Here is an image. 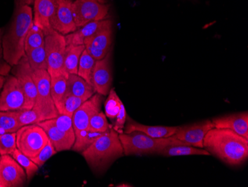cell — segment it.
Wrapping results in <instances>:
<instances>
[{
	"instance_id": "60d3db41",
	"label": "cell",
	"mask_w": 248,
	"mask_h": 187,
	"mask_svg": "<svg viewBox=\"0 0 248 187\" xmlns=\"http://www.w3.org/2000/svg\"><path fill=\"white\" fill-rule=\"evenodd\" d=\"M85 49L96 61H100V60H102L103 58H105L108 51H110V50L109 51H106V50H97V49L87 45L85 46Z\"/></svg>"
},
{
	"instance_id": "d6a6232c",
	"label": "cell",
	"mask_w": 248,
	"mask_h": 187,
	"mask_svg": "<svg viewBox=\"0 0 248 187\" xmlns=\"http://www.w3.org/2000/svg\"><path fill=\"white\" fill-rule=\"evenodd\" d=\"M11 155L19 163L22 168L24 169L28 180L31 179L33 175L38 171V166L33 163L31 158L25 155L24 153H22L17 148L15 149L13 153H11Z\"/></svg>"
},
{
	"instance_id": "3957f363",
	"label": "cell",
	"mask_w": 248,
	"mask_h": 187,
	"mask_svg": "<svg viewBox=\"0 0 248 187\" xmlns=\"http://www.w3.org/2000/svg\"><path fill=\"white\" fill-rule=\"evenodd\" d=\"M83 158L94 172H102L124 155L119 134L110 128L82 152Z\"/></svg>"
},
{
	"instance_id": "7bdbcfd3",
	"label": "cell",
	"mask_w": 248,
	"mask_h": 187,
	"mask_svg": "<svg viewBox=\"0 0 248 187\" xmlns=\"http://www.w3.org/2000/svg\"><path fill=\"white\" fill-rule=\"evenodd\" d=\"M33 0H21L22 3L27 4V5H30L33 2Z\"/></svg>"
},
{
	"instance_id": "2e32d148",
	"label": "cell",
	"mask_w": 248,
	"mask_h": 187,
	"mask_svg": "<svg viewBox=\"0 0 248 187\" xmlns=\"http://www.w3.org/2000/svg\"><path fill=\"white\" fill-rule=\"evenodd\" d=\"M214 128H226L248 139V113H237L216 117L211 120Z\"/></svg>"
},
{
	"instance_id": "4fadbf2b",
	"label": "cell",
	"mask_w": 248,
	"mask_h": 187,
	"mask_svg": "<svg viewBox=\"0 0 248 187\" xmlns=\"http://www.w3.org/2000/svg\"><path fill=\"white\" fill-rule=\"evenodd\" d=\"M0 180L5 187H23L26 181V171L12 156H1Z\"/></svg>"
},
{
	"instance_id": "7a4b0ae2",
	"label": "cell",
	"mask_w": 248,
	"mask_h": 187,
	"mask_svg": "<svg viewBox=\"0 0 248 187\" xmlns=\"http://www.w3.org/2000/svg\"><path fill=\"white\" fill-rule=\"evenodd\" d=\"M33 24L31 8L27 4L20 2L15 11L11 25L2 39L4 58L12 68L26 55L25 40Z\"/></svg>"
},
{
	"instance_id": "4dcf8cb0",
	"label": "cell",
	"mask_w": 248,
	"mask_h": 187,
	"mask_svg": "<svg viewBox=\"0 0 248 187\" xmlns=\"http://www.w3.org/2000/svg\"><path fill=\"white\" fill-rule=\"evenodd\" d=\"M123 104L119 96L115 92V89H111L108 94L107 100L104 103L105 115L109 119L115 120L121 110V104Z\"/></svg>"
},
{
	"instance_id": "8fae6325",
	"label": "cell",
	"mask_w": 248,
	"mask_h": 187,
	"mask_svg": "<svg viewBox=\"0 0 248 187\" xmlns=\"http://www.w3.org/2000/svg\"><path fill=\"white\" fill-rule=\"evenodd\" d=\"M72 2V0H57L55 9L50 20L51 28L64 36L78 29L74 19Z\"/></svg>"
},
{
	"instance_id": "7402d4cb",
	"label": "cell",
	"mask_w": 248,
	"mask_h": 187,
	"mask_svg": "<svg viewBox=\"0 0 248 187\" xmlns=\"http://www.w3.org/2000/svg\"><path fill=\"white\" fill-rule=\"evenodd\" d=\"M164 157H177V156L202 155L209 156L210 153L204 149L193 147L187 145L170 146L163 149L158 153Z\"/></svg>"
},
{
	"instance_id": "4316f807",
	"label": "cell",
	"mask_w": 248,
	"mask_h": 187,
	"mask_svg": "<svg viewBox=\"0 0 248 187\" xmlns=\"http://www.w3.org/2000/svg\"><path fill=\"white\" fill-rule=\"evenodd\" d=\"M87 100L88 99L84 97L65 95L61 102L56 107V108L59 114H64L72 117L77 109Z\"/></svg>"
},
{
	"instance_id": "5b68a950",
	"label": "cell",
	"mask_w": 248,
	"mask_h": 187,
	"mask_svg": "<svg viewBox=\"0 0 248 187\" xmlns=\"http://www.w3.org/2000/svg\"><path fill=\"white\" fill-rule=\"evenodd\" d=\"M32 76L37 86V96L33 107L40 122L52 119L59 115L51 94V76L46 69L32 70Z\"/></svg>"
},
{
	"instance_id": "8d00e7d4",
	"label": "cell",
	"mask_w": 248,
	"mask_h": 187,
	"mask_svg": "<svg viewBox=\"0 0 248 187\" xmlns=\"http://www.w3.org/2000/svg\"><path fill=\"white\" fill-rule=\"evenodd\" d=\"M49 120L53 125H55L61 131H63L65 133L69 134L72 136H75L73 121H72V117L70 116L59 114L58 117Z\"/></svg>"
},
{
	"instance_id": "7c38bea8",
	"label": "cell",
	"mask_w": 248,
	"mask_h": 187,
	"mask_svg": "<svg viewBox=\"0 0 248 187\" xmlns=\"http://www.w3.org/2000/svg\"><path fill=\"white\" fill-rule=\"evenodd\" d=\"M214 128L211 120H204L190 125L178 127L173 137L182 141L188 146L204 149V136Z\"/></svg>"
},
{
	"instance_id": "e0dca14e",
	"label": "cell",
	"mask_w": 248,
	"mask_h": 187,
	"mask_svg": "<svg viewBox=\"0 0 248 187\" xmlns=\"http://www.w3.org/2000/svg\"><path fill=\"white\" fill-rule=\"evenodd\" d=\"M111 27H112V21L111 19H104L102 20L90 22L77 29L71 34L65 35L66 44L83 45L85 39L92 37L104 29Z\"/></svg>"
},
{
	"instance_id": "ee69618b",
	"label": "cell",
	"mask_w": 248,
	"mask_h": 187,
	"mask_svg": "<svg viewBox=\"0 0 248 187\" xmlns=\"http://www.w3.org/2000/svg\"><path fill=\"white\" fill-rule=\"evenodd\" d=\"M97 2H100V3L106 4L107 3V0H96Z\"/></svg>"
},
{
	"instance_id": "5bb4252c",
	"label": "cell",
	"mask_w": 248,
	"mask_h": 187,
	"mask_svg": "<svg viewBox=\"0 0 248 187\" xmlns=\"http://www.w3.org/2000/svg\"><path fill=\"white\" fill-rule=\"evenodd\" d=\"M103 102L104 96L96 93L77 109L72 116L75 135L88 128L92 117L101 111Z\"/></svg>"
},
{
	"instance_id": "b9f144b4",
	"label": "cell",
	"mask_w": 248,
	"mask_h": 187,
	"mask_svg": "<svg viewBox=\"0 0 248 187\" xmlns=\"http://www.w3.org/2000/svg\"><path fill=\"white\" fill-rule=\"evenodd\" d=\"M5 80H6L5 77L0 75V90H2V87H3V85L4 84H5Z\"/></svg>"
},
{
	"instance_id": "e575fe53",
	"label": "cell",
	"mask_w": 248,
	"mask_h": 187,
	"mask_svg": "<svg viewBox=\"0 0 248 187\" xmlns=\"http://www.w3.org/2000/svg\"><path fill=\"white\" fill-rule=\"evenodd\" d=\"M16 149V133L0 135V155H11Z\"/></svg>"
},
{
	"instance_id": "f35d334b",
	"label": "cell",
	"mask_w": 248,
	"mask_h": 187,
	"mask_svg": "<svg viewBox=\"0 0 248 187\" xmlns=\"http://www.w3.org/2000/svg\"><path fill=\"white\" fill-rule=\"evenodd\" d=\"M127 119V113L124 104H121V110L115 119V123L113 126V129L118 134L124 133V127L126 124Z\"/></svg>"
},
{
	"instance_id": "f1b7e54d",
	"label": "cell",
	"mask_w": 248,
	"mask_h": 187,
	"mask_svg": "<svg viewBox=\"0 0 248 187\" xmlns=\"http://www.w3.org/2000/svg\"><path fill=\"white\" fill-rule=\"evenodd\" d=\"M68 75H60L51 79V94L56 107L61 102L67 87Z\"/></svg>"
},
{
	"instance_id": "44dd1931",
	"label": "cell",
	"mask_w": 248,
	"mask_h": 187,
	"mask_svg": "<svg viewBox=\"0 0 248 187\" xmlns=\"http://www.w3.org/2000/svg\"><path fill=\"white\" fill-rule=\"evenodd\" d=\"M94 93H96L93 85H89L78 74H69L65 95L84 97L89 100Z\"/></svg>"
},
{
	"instance_id": "d6986e66",
	"label": "cell",
	"mask_w": 248,
	"mask_h": 187,
	"mask_svg": "<svg viewBox=\"0 0 248 187\" xmlns=\"http://www.w3.org/2000/svg\"><path fill=\"white\" fill-rule=\"evenodd\" d=\"M33 25L41 29L44 33L52 29L50 20L55 9L57 0H33Z\"/></svg>"
},
{
	"instance_id": "277c9868",
	"label": "cell",
	"mask_w": 248,
	"mask_h": 187,
	"mask_svg": "<svg viewBox=\"0 0 248 187\" xmlns=\"http://www.w3.org/2000/svg\"><path fill=\"white\" fill-rule=\"evenodd\" d=\"M119 139L125 156H141L152 153L158 154L167 146L186 145L172 136L167 138H155L140 131L119 134Z\"/></svg>"
},
{
	"instance_id": "c3c4849f",
	"label": "cell",
	"mask_w": 248,
	"mask_h": 187,
	"mask_svg": "<svg viewBox=\"0 0 248 187\" xmlns=\"http://www.w3.org/2000/svg\"><path fill=\"white\" fill-rule=\"evenodd\" d=\"M0 159H1V155H0Z\"/></svg>"
},
{
	"instance_id": "ba28073f",
	"label": "cell",
	"mask_w": 248,
	"mask_h": 187,
	"mask_svg": "<svg viewBox=\"0 0 248 187\" xmlns=\"http://www.w3.org/2000/svg\"><path fill=\"white\" fill-rule=\"evenodd\" d=\"M108 5L96 0H75L72 2L74 19L78 29L93 21L106 19Z\"/></svg>"
},
{
	"instance_id": "83f0119b",
	"label": "cell",
	"mask_w": 248,
	"mask_h": 187,
	"mask_svg": "<svg viewBox=\"0 0 248 187\" xmlns=\"http://www.w3.org/2000/svg\"><path fill=\"white\" fill-rule=\"evenodd\" d=\"M26 54L32 70H37V69H46L47 70L48 69L45 46L30 50L26 52Z\"/></svg>"
},
{
	"instance_id": "ab89813d",
	"label": "cell",
	"mask_w": 248,
	"mask_h": 187,
	"mask_svg": "<svg viewBox=\"0 0 248 187\" xmlns=\"http://www.w3.org/2000/svg\"><path fill=\"white\" fill-rule=\"evenodd\" d=\"M12 67L5 61L3 56V49H2V39L0 40V75L2 76H8L11 72Z\"/></svg>"
},
{
	"instance_id": "603a6c76",
	"label": "cell",
	"mask_w": 248,
	"mask_h": 187,
	"mask_svg": "<svg viewBox=\"0 0 248 187\" xmlns=\"http://www.w3.org/2000/svg\"><path fill=\"white\" fill-rule=\"evenodd\" d=\"M84 50V45L68 44L66 46L64 65L67 73L78 74V64Z\"/></svg>"
},
{
	"instance_id": "52a82bcc",
	"label": "cell",
	"mask_w": 248,
	"mask_h": 187,
	"mask_svg": "<svg viewBox=\"0 0 248 187\" xmlns=\"http://www.w3.org/2000/svg\"><path fill=\"white\" fill-rule=\"evenodd\" d=\"M48 140L46 132L37 124L21 127L16 132V148L29 158L36 157Z\"/></svg>"
},
{
	"instance_id": "30bf717a",
	"label": "cell",
	"mask_w": 248,
	"mask_h": 187,
	"mask_svg": "<svg viewBox=\"0 0 248 187\" xmlns=\"http://www.w3.org/2000/svg\"><path fill=\"white\" fill-rule=\"evenodd\" d=\"M11 72L19 81L26 96L24 110L33 108L37 96V86L32 76V69L26 54L21 58L17 64L13 67Z\"/></svg>"
},
{
	"instance_id": "bcb514c9",
	"label": "cell",
	"mask_w": 248,
	"mask_h": 187,
	"mask_svg": "<svg viewBox=\"0 0 248 187\" xmlns=\"http://www.w3.org/2000/svg\"><path fill=\"white\" fill-rule=\"evenodd\" d=\"M0 187H5V185H4L3 183L2 182L1 180H0Z\"/></svg>"
},
{
	"instance_id": "f546056e",
	"label": "cell",
	"mask_w": 248,
	"mask_h": 187,
	"mask_svg": "<svg viewBox=\"0 0 248 187\" xmlns=\"http://www.w3.org/2000/svg\"><path fill=\"white\" fill-rule=\"evenodd\" d=\"M45 46V34L40 28L33 25L28 32L25 40V51L26 53L33 49Z\"/></svg>"
},
{
	"instance_id": "7dc6e473",
	"label": "cell",
	"mask_w": 248,
	"mask_h": 187,
	"mask_svg": "<svg viewBox=\"0 0 248 187\" xmlns=\"http://www.w3.org/2000/svg\"><path fill=\"white\" fill-rule=\"evenodd\" d=\"M1 34H2V29H0V40H1Z\"/></svg>"
},
{
	"instance_id": "f6af8a7d",
	"label": "cell",
	"mask_w": 248,
	"mask_h": 187,
	"mask_svg": "<svg viewBox=\"0 0 248 187\" xmlns=\"http://www.w3.org/2000/svg\"><path fill=\"white\" fill-rule=\"evenodd\" d=\"M117 187H132V186L129 185V184H119V185L117 186Z\"/></svg>"
},
{
	"instance_id": "cb8c5ba5",
	"label": "cell",
	"mask_w": 248,
	"mask_h": 187,
	"mask_svg": "<svg viewBox=\"0 0 248 187\" xmlns=\"http://www.w3.org/2000/svg\"><path fill=\"white\" fill-rule=\"evenodd\" d=\"M111 43H112V27L104 29L97 34L85 39L83 45L90 46L97 50H111Z\"/></svg>"
},
{
	"instance_id": "ac0fdd59",
	"label": "cell",
	"mask_w": 248,
	"mask_h": 187,
	"mask_svg": "<svg viewBox=\"0 0 248 187\" xmlns=\"http://www.w3.org/2000/svg\"><path fill=\"white\" fill-rule=\"evenodd\" d=\"M37 125L45 130L55 150L58 152L72 149L75 142V136L65 133L53 125L50 120L38 122Z\"/></svg>"
},
{
	"instance_id": "9a60e30c",
	"label": "cell",
	"mask_w": 248,
	"mask_h": 187,
	"mask_svg": "<svg viewBox=\"0 0 248 187\" xmlns=\"http://www.w3.org/2000/svg\"><path fill=\"white\" fill-rule=\"evenodd\" d=\"M111 50L105 58L96 61L93 70V86L94 91L98 94L106 96L108 94L112 85V71L111 64Z\"/></svg>"
},
{
	"instance_id": "836d02e7",
	"label": "cell",
	"mask_w": 248,
	"mask_h": 187,
	"mask_svg": "<svg viewBox=\"0 0 248 187\" xmlns=\"http://www.w3.org/2000/svg\"><path fill=\"white\" fill-rule=\"evenodd\" d=\"M13 114L20 127L33 125V124L40 122L38 115L35 111H33V109L15 111H13Z\"/></svg>"
},
{
	"instance_id": "ffe728a7",
	"label": "cell",
	"mask_w": 248,
	"mask_h": 187,
	"mask_svg": "<svg viewBox=\"0 0 248 187\" xmlns=\"http://www.w3.org/2000/svg\"><path fill=\"white\" fill-rule=\"evenodd\" d=\"M178 127L149 126L135 122L127 117L124 127V133L129 134L132 131H140L145 135L155 138H167L173 136Z\"/></svg>"
},
{
	"instance_id": "8992f818",
	"label": "cell",
	"mask_w": 248,
	"mask_h": 187,
	"mask_svg": "<svg viewBox=\"0 0 248 187\" xmlns=\"http://www.w3.org/2000/svg\"><path fill=\"white\" fill-rule=\"evenodd\" d=\"M45 34V50L46 53L48 72L51 79L60 75H69L64 65L66 40L65 36L51 29Z\"/></svg>"
},
{
	"instance_id": "6da1fadb",
	"label": "cell",
	"mask_w": 248,
	"mask_h": 187,
	"mask_svg": "<svg viewBox=\"0 0 248 187\" xmlns=\"http://www.w3.org/2000/svg\"><path fill=\"white\" fill-rule=\"evenodd\" d=\"M204 149L231 167L248 158V139L226 128H213L204 136Z\"/></svg>"
},
{
	"instance_id": "d4e9b609",
	"label": "cell",
	"mask_w": 248,
	"mask_h": 187,
	"mask_svg": "<svg viewBox=\"0 0 248 187\" xmlns=\"http://www.w3.org/2000/svg\"><path fill=\"white\" fill-rule=\"evenodd\" d=\"M104 133L106 132L92 131L89 128L82 130L79 133L75 135V142L72 146V150H73L74 152L82 153L89 146H91L97 138L100 137Z\"/></svg>"
},
{
	"instance_id": "d590c367",
	"label": "cell",
	"mask_w": 248,
	"mask_h": 187,
	"mask_svg": "<svg viewBox=\"0 0 248 187\" xmlns=\"http://www.w3.org/2000/svg\"><path fill=\"white\" fill-rule=\"evenodd\" d=\"M88 128L92 131L107 132L111 128L107 121V116L102 111H100L90 119Z\"/></svg>"
},
{
	"instance_id": "484cf974",
	"label": "cell",
	"mask_w": 248,
	"mask_h": 187,
	"mask_svg": "<svg viewBox=\"0 0 248 187\" xmlns=\"http://www.w3.org/2000/svg\"><path fill=\"white\" fill-rule=\"evenodd\" d=\"M95 63L96 60H94L85 49L78 64V75L91 85H93L92 79Z\"/></svg>"
},
{
	"instance_id": "1f68e13d",
	"label": "cell",
	"mask_w": 248,
	"mask_h": 187,
	"mask_svg": "<svg viewBox=\"0 0 248 187\" xmlns=\"http://www.w3.org/2000/svg\"><path fill=\"white\" fill-rule=\"evenodd\" d=\"M20 128L13 111H0V135L16 133Z\"/></svg>"
},
{
	"instance_id": "9c48e42d",
	"label": "cell",
	"mask_w": 248,
	"mask_h": 187,
	"mask_svg": "<svg viewBox=\"0 0 248 187\" xmlns=\"http://www.w3.org/2000/svg\"><path fill=\"white\" fill-rule=\"evenodd\" d=\"M26 96L15 75H8L0 93V111L24 110Z\"/></svg>"
},
{
	"instance_id": "74e56055",
	"label": "cell",
	"mask_w": 248,
	"mask_h": 187,
	"mask_svg": "<svg viewBox=\"0 0 248 187\" xmlns=\"http://www.w3.org/2000/svg\"><path fill=\"white\" fill-rule=\"evenodd\" d=\"M57 153H58V152L55 150L49 139L47 142V144L40 151V153L36 157L31 158V160L35 164H37L39 167H41L48 159L51 158L52 156H54Z\"/></svg>"
}]
</instances>
